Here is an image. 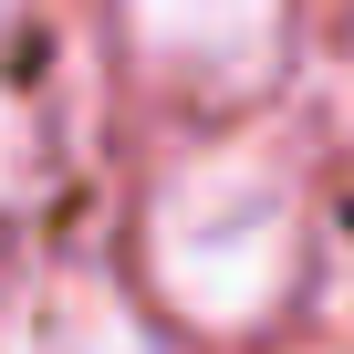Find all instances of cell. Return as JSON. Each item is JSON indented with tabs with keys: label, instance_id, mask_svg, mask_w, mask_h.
<instances>
[{
	"label": "cell",
	"instance_id": "1",
	"mask_svg": "<svg viewBox=\"0 0 354 354\" xmlns=\"http://www.w3.org/2000/svg\"><path fill=\"white\" fill-rule=\"evenodd\" d=\"M146 261H156V292L188 313V323H261L281 292H292V261H302V188L271 146H219V156H188L156 188L146 209Z\"/></svg>",
	"mask_w": 354,
	"mask_h": 354
},
{
	"label": "cell",
	"instance_id": "4",
	"mask_svg": "<svg viewBox=\"0 0 354 354\" xmlns=\"http://www.w3.org/2000/svg\"><path fill=\"white\" fill-rule=\"evenodd\" d=\"M11 11H21V0H0V21H11Z\"/></svg>",
	"mask_w": 354,
	"mask_h": 354
},
{
	"label": "cell",
	"instance_id": "2",
	"mask_svg": "<svg viewBox=\"0 0 354 354\" xmlns=\"http://www.w3.org/2000/svg\"><path fill=\"white\" fill-rule=\"evenodd\" d=\"M125 42L177 94H261L281 73V0H125Z\"/></svg>",
	"mask_w": 354,
	"mask_h": 354
},
{
	"label": "cell",
	"instance_id": "3",
	"mask_svg": "<svg viewBox=\"0 0 354 354\" xmlns=\"http://www.w3.org/2000/svg\"><path fill=\"white\" fill-rule=\"evenodd\" d=\"M11 354H146V323L104 292V281H53L21 302Z\"/></svg>",
	"mask_w": 354,
	"mask_h": 354
}]
</instances>
